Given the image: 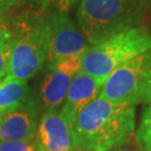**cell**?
<instances>
[{
    "instance_id": "cell-19",
    "label": "cell",
    "mask_w": 151,
    "mask_h": 151,
    "mask_svg": "<svg viewBox=\"0 0 151 151\" xmlns=\"http://www.w3.org/2000/svg\"><path fill=\"white\" fill-rule=\"evenodd\" d=\"M149 10H151V0H149Z\"/></svg>"
},
{
    "instance_id": "cell-11",
    "label": "cell",
    "mask_w": 151,
    "mask_h": 151,
    "mask_svg": "<svg viewBox=\"0 0 151 151\" xmlns=\"http://www.w3.org/2000/svg\"><path fill=\"white\" fill-rule=\"evenodd\" d=\"M30 97L27 81L5 76L0 80V113L19 108Z\"/></svg>"
},
{
    "instance_id": "cell-12",
    "label": "cell",
    "mask_w": 151,
    "mask_h": 151,
    "mask_svg": "<svg viewBox=\"0 0 151 151\" xmlns=\"http://www.w3.org/2000/svg\"><path fill=\"white\" fill-rule=\"evenodd\" d=\"M137 140L146 151H151V101L146 106L139 128L137 130Z\"/></svg>"
},
{
    "instance_id": "cell-9",
    "label": "cell",
    "mask_w": 151,
    "mask_h": 151,
    "mask_svg": "<svg viewBox=\"0 0 151 151\" xmlns=\"http://www.w3.org/2000/svg\"><path fill=\"white\" fill-rule=\"evenodd\" d=\"M103 83L104 82L92 77L82 70L73 76L66 100L60 111L68 125L74 122L77 114L88 103L100 95Z\"/></svg>"
},
{
    "instance_id": "cell-15",
    "label": "cell",
    "mask_w": 151,
    "mask_h": 151,
    "mask_svg": "<svg viewBox=\"0 0 151 151\" xmlns=\"http://www.w3.org/2000/svg\"><path fill=\"white\" fill-rule=\"evenodd\" d=\"M0 151H37L35 138L29 140L0 141Z\"/></svg>"
},
{
    "instance_id": "cell-8",
    "label": "cell",
    "mask_w": 151,
    "mask_h": 151,
    "mask_svg": "<svg viewBox=\"0 0 151 151\" xmlns=\"http://www.w3.org/2000/svg\"><path fill=\"white\" fill-rule=\"evenodd\" d=\"M37 151H74V142L67 121L60 111L44 112L35 134Z\"/></svg>"
},
{
    "instance_id": "cell-14",
    "label": "cell",
    "mask_w": 151,
    "mask_h": 151,
    "mask_svg": "<svg viewBox=\"0 0 151 151\" xmlns=\"http://www.w3.org/2000/svg\"><path fill=\"white\" fill-rule=\"evenodd\" d=\"M82 55H72V56H66L58 60L50 65L46 66H52L55 70H60V73L66 74V75L74 76L82 70Z\"/></svg>"
},
{
    "instance_id": "cell-5",
    "label": "cell",
    "mask_w": 151,
    "mask_h": 151,
    "mask_svg": "<svg viewBox=\"0 0 151 151\" xmlns=\"http://www.w3.org/2000/svg\"><path fill=\"white\" fill-rule=\"evenodd\" d=\"M100 97L119 104L151 101V49L122 65L103 83Z\"/></svg>"
},
{
    "instance_id": "cell-7",
    "label": "cell",
    "mask_w": 151,
    "mask_h": 151,
    "mask_svg": "<svg viewBox=\"0 0 151 151\" xmlns=\"http://www.w3.org/2000/svg\"><path fill=\"white\" fill-rule=\"evenodd\" d=\"M40 109L35 97H29L19 108L0 113V141L34 139Z\"/></svg>"
},
{
    "instance_id": "cell-6",
    "label": "cell",
    "mask_w": 151,
    "mask_h": 151,
    "mask_svg": "<svg viewBox=\"0 0 151 151\" xmlns=\"http://www.w3.org/2000/svg\"><path fill=\"white\" fill-rule=\"evenodd\" d=\"M50 24V42L46 65H50L58 60L82 55L87 50L90 45L82 30L65 11L56 10L49 14Z\"/></svg>"
},
{
    "instance_id": "cell-10",
    "label": "cell",
    "mask_w": 151,
    "mask_h": 151,
    "mask_svg": "<svg viewBox=\"0 0 151 151\" xmlns=\"http://www.w3.org/2000/svg\"><path fill=\"white\" fill-rule=\"evenodd\" d=\"M73 76L66 75L55 70L52 66H46V72L39 83L37 94V104L44 112H54L62 109Z\"/></svg>"
},
{
    "instance_id": "cell-2",
    "label": "cell",
    "mask_w": 151,
    "mask_h": 151,
    "mask_svg": "<svg viewBox=\"0 0 151 151\" xmlns=\"http://www.w3.org/2000/svg\"><path fill=\"white\" fill-rule=\"evenodd\" d=\"M9 27L8 74L28 81L46 65L50 42L49 15L30 12L18 15Z\"/></svg>"
},
{
    "instance_id": "cell-13",
    "label": "cell",
    "mask_w": 151,
    "mask_h": 151,
    "mask_svg": "<svg viewBox=\"0 0 151 151\" xmlns=\"http://www.w3.org/2000/svg\"><path fill=\"white\" fill-rule=\"evenodd\" d=\"M9 39H10V32L8 25H6L5 22H0V80L8 74Z\"/></svg>"
},
{
    "instance_id": "cell-18",
    "label": "cell",
    "mask_w": 151,
    "mask_h": 151,
    "mask_svg": "<svg viewBox=\"0 0 151 151\" xmlns=\"http://www.w3.org/2000/svg\"><path fill=\"white\" fill-rule=\"evenodd\" d=\"M52 0H44V6H46V5H48L49 2H50Z\"/></svg>"
},
{
    "instance_id": "cell-4",
    "label": "cell",
    "mask_w": 151,
    "mask_h": 151,
    "mask_svg": "<svg viewBox=\"0 0 151 151\" xmlns=\"http://www.w3.org/2000/svg\"><path fill=\"white\" fill-rule=\"evenodd\" d=\"M150 49V30L133 27L90 46L82 57V70L104 82L114 70Z\"/></svg>"
},
{
    "instance_id": "cell-17",
    "label": "cell",
    "mask_w": 151,
    "mask_h": 151,
    "mask_svg": "<svg viewBox=\"0 0 151 151\" xmlns=\"http://www.w3.org/2000/svg\"><path fill=\"white\" fill-rule=\"evenodd\" d=\"M55 1H56L57 10L68 12V10L73 7V5L77 2L78 0H55Z\"/></svg>"
},
{
    "instance_id": "cell-16",
    "label": "cell",
    "mask_w": 151,
    "mask_h": 151,
    "mask_svg": "<svg viewBox=\"0 0 151 151\" xmlns=\"http://www.w3.org/2000/svg\"><path fill=\"white\" fill-rule=\"evenodd\" d=\"M29 1L30 0H0V22H4Z\"/></svg>"
},
{
    "instance_id": "cell-1",
    "label": "cell",
    "mask_w": 151,
    "mask_h": 151,
    "mask_svg": "<svg viewBox=\"0 0 151 151\" xmlns=\"http://www.w3.org/2000/svg\"><path fill=\"white\" fill-rule=\"evenodd\" d=\"M76 149L110 151L125 143L135 129V106L97 96L70 125Z\"/></svg>"
},
{
    "instance_id": "cell-3",
    "label": "cell",
    "mask_w": 151,
    "mask_h": 151,
    "mask_svg": "<svg viewBox=\"0 0 151 151\" xmlns=\"http://www.w3.org/2000/svg\"><path fill=\"white\" fill-rule=\"evenodd\" d=\"M149 0H80L76 24L90 46L115 34L141 26Z\"/></svg>"
}]
</instances>
